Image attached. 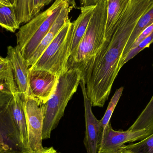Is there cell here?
Returning <instances> with one entry per match:
<instances>
[{"label":"cell","instance_id":"cell-21","mask_svg":"<svg viewBox=\"0 0 153 153\" xmlns=\"http://www.w3.org/2000/svg\"><path fill=\"white\" fill-rule=\"evenodd\" d=\"M122 148L131 150L135 153H153V133L137 143L124 145Z\"/></svg>","mask_w":153,"mask_h":153},{"label":"cell","instance_id":"cell-23","mask_svg":"<svg viewBox=\"0 0 153 153\" xmlns=\"http://www.w3.org/2000/svg\"><path fill=\"white\" fill-rule=\"evenodd\" d=\"M152 43H153V32L150 36L142 41L136 47L129 51L124 60V62H123L124 65L129 60L134 58L142 50L146 48H149L150 45Z\"/></svg>","mask_w":153,"mask_h":153},{"label":"cell","instance_id":"cell-7","mask_svg":"<svg viewBox=\"0 0 153 153\" xmlns=\"http://www.w3.org/2000/svg\"><path fill=\"white\" fill-rule=\"evenodd\" d=\"M152 134L147 129L117 131L113 129L110 122L100 135L98 153H116L125 144L140 141Z\"/></svg>","mask_w":153,"mask_h":153},{"label":"cell","instance_id":"cell-15","mask_svg":"<svg viewBox=\"0 0 153 153\" xmlns=\"http://www.w3.org/2000/svg\"><path fill=\"white\" fill-rule=\"evenodd\" d=\"M95 6L96 5L81 7V13L73 22L74 29L70 57L75 53L83 37Z\"/></svg>","mask_w":153,"mask_h":153},{"label":"cell","instance_id":"cell-10","mask_svg":"<svg viewBox=\"0 0 153 153\" xmlns=\"http://www.w3.org/2000/svg\"><path fill=\"white\" fill-rule=\"evenodd\" d=\"M83 96L85 117V136L84 144L87 153H98V144L101 134L100 120H98L93 113L90 100L87 96L85 84L83 79L80 83Z\"/></svg>","mask_w":153,"mask_h":153},{"label":"cell","instance_id":"cell-17","mask_svg":"<svg viewBox=\"0 0 153 153\" xmlns=\"http://www.w3.org/2000/svg\"><path fill=\"white\" fill-rule=\"evenodd\" d=\"M0 91L10 94L18 91L11 64L6 57L0 63Z\"/></svg>","mask_w":153,"mask_h":153},{"label":"cell","instance_id":"cell-6","mask_svg":"<svg viewBox=\"0 0 153 153\" xmlns=\"http://www.w3.org/2000/svg\"><path fill=\"white\" fill-rule=\"evenodd\" d=\"M22 98L26 116L30 152L40 153L44 148L42 145V134L45 103L29 95Z\"/></svg>","mask_w":153,"mask_h":153},{"label":"cell","instance_id":"cell-28","mask_svg":"<svg viewBox=\"0 0 153 153\" xmlns=\"http://www.w3.org/2000/svg\"><path fill=\"white\" fill-rule=\"evenodd\" d=\"M0 5L10 6L13 5L11 3L10 0H0Z\"/></svg>","mask_w":153,"mask_h":153},{"label":"cell","instance_id":"cell-31","mask_svg":"<svg viewBox=\"0 0 153 153\" xmlns=\"http://www.w3.org/2000/svg\"><path fill=\"white\" fill-rule=\"evenodd\" d=\"M52 1H53V0H46V5L49 4Z\"/></svg>","mask_w":153,"mask_h":153},{"label":"cell","instance_id":"cell-30","mask_svg":"<svg viewBox=\"0 0 153 153\" xmlns=\"http://www.w3.org/2000/svg\"><path fill=\"white\" fill-rule=\"evenodd\" d=\"M115 153H135L132 151L128 149H125L124 148H121L120 150H119L117 152Z\"/></svg>","mask_w":153,"mask_h":153},{"label":"cell","instance_id":"cell-24","mask_svg":"<svg viewBox=\"0 0 153 153\" xmlns=\"http://www.w3.org/2000/svg\"><path fill=\"white\" fill-rule=\"evenodd\" d=\"M153 32V23L142 31L132 45L131 49L136 47L142 41L151 35Z\"/></svg>","mask_w":153,"mask_h":153},{"label":"cell","instance_id":"cell-25","mask_svg":"<svg viewBox=\"0 0 153 153\" xmlns=\"http://www.w3.org/2000/svg\"><path fill=\"white\" fill-rule=\"evenodd\" d=\"M46 5V0H33L32 19L39 13L41 9Z\"/></svg>","mask_w":153,"mask_h":153},{"label":"cell","instance_id":"cell-18","mask_svg":"<svg viewBox=\"0 0 153 153\" xmlns=\"http://www.w3.org/2000/svg\"><path fill=\"white\" fill-rule=\"evenodd\" d=\"M14 6L0 5V26L11 32L20 28Z\"/></svg>","mask_w":153,"mask_h":153},{"label":"cell","instance_id":"cell-27","mask_svg":"<svg viewBox=\"0 0 153 153\" xmlns=\"http://www.w3.org/2000/svg\"><path fill=\"white\" fill-rule=\"evenodd\" d=\"M40 153H57V151L53 146L44 147V150Z\"/></svg>","mask_w":153,"mask_h":153},{"label":"cell","instance_id":"cell-22","mask_svg":"<svg viewBox=\"0 0 153 153\" xmlns=\"http://www.w3.org/2000/svg\"><path fill=\"white\" fill-rule=\"evenodd\" d=\"M124 87H121L117 89L115 92L113 97L111 98L107 110L102 118L101 120V134L105 130L108 124L110 123L111 118L113 114V111L123 93Z\"/></svg>","mask_w":153,"mask_h":153},{"label":"cell","instance_id":"cell-4","mask_svg":"<svg viewBox=\"0 0 153 153\" xmlns=\"http://www.w3.org/2000/svg\"><path fill=\"white\" fill-rule=\"evenodd\" d=\"M66 3L63 0H56L48 9L19 29L16 34V46L25 60L28 61L30 59Z\"/></svg>","mask_w":153,"mask_h":153},{"label":"cell","instance_id":"cell-33","mask_svg":"<svg viewBox=\"0 0 153 153\" xmlns=\"http://www.w3.org/2000/svg\"><path fill=\"white\" fill-rule=\"evenodd\" d=\"M15 0H10V1L11 3L13 5V4H14V2H15Z\"/></svg>","mask_w":153,"mask_h":153},{"label":"cell","instance_id":"cell-1","mask_svg":"<svg viewBox=\"0 0 153 153\" xmlns=\"http://www.w3.org/2000/svg\"><path fill=\"white\" fill-rule=\"evenodd\" d=\"M152 4V0H131L110 40L81 69L87 96L92 107H103L119 72L125 47L138 21Z\"/></svg>","mask_w":153,"mask_h":153},{"label":"cell","instance_id":"cell-20","mask_svg":"<svg viewBox=\"0 0 153 153\" xmlns=\"http://www.w3.org/2000/svg\"><path fill=\"white\" fill-rule=\"evenodd\" d=\"M13 6L20 24H25L32 19L33 0H15Z\"/></svg>","mask_w":153,"mask_h":153},{"label":"cell","instance_id":"cell-3","mask_svg":"<svg viewBox=\"0 0 153 153\" xmlns=\"http://www.w3.org/2000/svg\"><path fill=\"white\" fill-rule=\"evenodd\" d=\"M108 3L107 0H99L83 37L76 52L69 58L67 70H81L98 53L105 40Z\"/></svg>","mask_w":153,"mask_h":153},{"label":"cell","instance_id":"cell-36","mask_svg":"<svg viewBox=\"0 0 153 153\" xmlns=\"http://www.w3.org/2000/svg\"></svg>","mask_w":153,"mask_h":153},{"label":"cell","instance_id":"cell-26","mask_svg":"<svg viewBox=\"0 0 153 153\" xmlns=\"http://www.w3.org/2000/svg\"><path fill=\"white\" fill-rule=\"evenodd\" d=\"M99 0H80L81 7L95 6Z\"/></svg>","mask_w":153,"mask_h":153},{"label":"cell","instance_id":"cell-13","mask_svg":"<svg viewBox=\"0 0 153 153\" xmlns=\"http://www.w3.org/2000/svg\"><path fill=\"white\" fill-rule=\"evenodd\" d=\"M73 8L67 3L65 5L49 31L39 43L30 59L27 61L30 67L37 62L44 51L57 36L66 21L69 19V13Z\"/></svg>","mask_w":153,"mask_h":153},{"label":"cell","instance_id":"cell-9","mask_svg":"<svg viewBox=\"0 0 153 153\" xmlns=\"http://www.w3.org/2000/svg\"><path fill=\"white\" fill-rule=\"evenodd\" d=\"M58 79L49 71L30 69L29 95L45 103L53 93Z\"/></svg>","mask_w":153,"mask_h":153},{"label":"cell","instance_id":"cell-16","mask_svg":"<svg viewBox=\"0 0 153 153\" xmlns=\"http://www.w3.org/2000/svg\"><path fill=\"white\" fill-rule=\"evenodd\" d=\"M153 23V4L141 17L137 24L135 27L123 51L120 62V68H122V66L124 65L123 62H124V60L128 53L131 49L132 45L134 44L136 39L143 30H144L146 27H149Z\"/></svg>","mask_w":153,"mask_h":153},{"label":"cell","instance_id":"cell-2","mask_svg":"<svg viewBox=\"0 0 153 153\" xmlns=\"http://www.w3.org/2000/svg\"><path fill=\"white\" fill-rule=\"evenodd\" d=\"M82 76L81 70L74 68L65 71L58 77L53 93L45 104L43 140L51 137L52 131L58 126L68 102L77 91Z\"/></svg>","mask_w":153,"mask_h":153},{"label":"cell","instance_id":"cell-5","mask_svg":"<svg viewBox=\"0 0 153 153\" xmlns=\"http://www.w3.org/2000/svg\"><path fill=\"white\" fill-rule=\"evenodd\" d=\"M73 23L70 19L44 51L30 70H44L59 76L67 71V65L71 56Z\"/></svg>","mask_w":153,"mask_h":153},{"label":"cell","instance_id":"cell-34","mask_svg":"<svg viewBox=\"0 0 153 153\" xmlns=\"http://www.w3.org/2000/svg\"><path fill=\"white\" fill-rule=\"evenodd\" d=\"M0 153H5L3 152H1V151H0Z\"/></svg>","mask_w":153,"mask_h":153},{"label":"cell","instance_id":"cell-11","mask_svg":"<svg viewBox=\"0 0 153 153\" xmlns=\"http://www.w3.org/2000/svg\"><path fill=\"white\" fill-rule=\"evenodd\" d=\"M7 57L10 62L14 74L18 91L24 98L29 93V77L30 66L24 59L19 47L9 46L7 48Z\"/></svg>","mask_w":153,"mask_h":153},{"label":"cell","instance_id":"cell-8","mask_svg":"<svg viewBox=\"0 0 153 153\" xmlns=\"http://www.w3.org/2000/svg\"><path fill=\"white\" fill-rule=\"evenodd\" d=\"M0 151L5 153H28L21 142L7 103L0 109Z\"/></svg>","mask_w":153,"mask_h":153},{"label":"cell","instance_id":"cell-32","mask_svg":"<svg viewBox=\"0 0 153 153\" xmlns=\"http://www.w3.org/2000/svg\"><path fill=\"white\" fill-rule=\"evenodd\" d=\"M4 59H5V58H3L1 56H0V63L2 62L3 61H4Z\"/></svg>","mask_w":153,"mask_h":153},{"label":"cell","instance_id":"cell-35","mask_svg":"<svg viewBox=\"0 0 153 153\" xmlns=\"http://www.w3.org/2000/svg\"></svg>","mask_w":153,"mask_h":153},{"label":"cell","instance_id":"cell-12","mask_svg":"<svg viewBox=\"0 0 153 153\" xmlns=\"http://www.w3.org/2000/svg\"><path fill=\"white\" fill-rule=\"evenodd\" d=\"M9 108L13 121L19 135L21 142L25 150L30 152L28 142L27 129L23 100L18 91L11 94Z\"/></svg>","mask_w":153,"mask_h":153},{"label":"cell","instance_id":"cell-14","mask_svg":"<svg viewBox=\"0 0 153 153\" xmlns=\"http://www.w3.org/2000/svg\"><path fill=\"white\" fill-rule=\"evenodd\" d=\"M108 3L105 40L109 41L117 29L131 0H107Z\"/></svg>","mask_w":153,"mask_h":153},{"label":"cell","instance_id":"cell-29","mask_svg":"<svg viewBox=\"0 0 153 153\" xmlns=\"http://www.w3.org/2000/svg\"><path fill=\"white\" fill-rule=\"evenodd\" d=\"M67 3L70 6H72L73 8H76V3L75 0H63Z\"/></svg>","mask_w":153,"mask_h":153},{"label":"cell","instance_id":"cell-19","mask_svg":"<svg viewBox=\"0 0 153 153\" xmlns=\"http://www.w3.org/2000/svg\"><path fill=\"white\" fill-rule=\"evenodd\" d=\"M137 129H147L153 132V95L144 109L133 124Z\"/></svg>","mask_w":153,"mask_h":153}]
</instances>
